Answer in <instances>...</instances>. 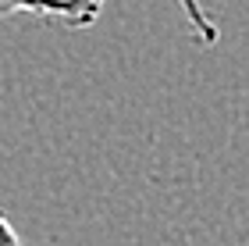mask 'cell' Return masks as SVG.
<instances>
[{
    "mask_svg": "<svg viewBox=\"0 0 249 246\" xmlns=\"http://www.w3.org/2000/svg\"><path fill=\"white\" fill-rule=\"evenodd\" d=\"M104 0H0V18L36 15L43 21H61L68 29H86L100 18Z\"/></svg>",
    "mask_w": 249,
    "mask_h": 246,
    "instance_id": "cell-1",
    "label": "cell"
},
{
    "mask_svg": "<svg viewBox=\"0 0 249 246\" xmlns=\"http://www.w3.org/2000/svg\"><path fill=\"white\" fill-rule=\"evenodd\" d=\"M185 11V18H189V29H192V36L199 39V47H213V43L221 39V29H217V21H213L207 15V7L199 4V0H178Z\"/></svg>",
    "mask_w": 249,
    "mask_h": 246,
    "instance_id": "cell-2",
    "label": "cell"
},
{
    "mask_svg": "<svg viewBox=\"0 0 249 246\" xmlns=\"http://www.w3.org/2000/svg\"><path fill=\"white\" fill-rule=\"evenodd\" d=\"M0 246H25V243H21V236L15 232V225L4 218V210H0Z\"/></svg>",
    "mask_w": 249,
    "mask_h": 246,
    "instance_id": "cell-3",
    "label": "cell"
}]
</instances>
